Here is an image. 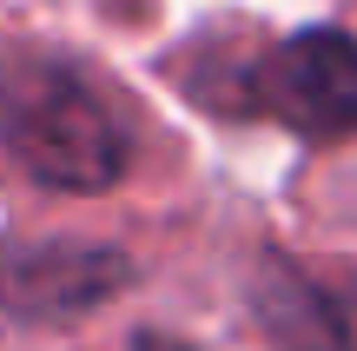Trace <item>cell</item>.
<instances>
[{"instance_id":"6da1fadb","label":"cell","mask_w":357,"mask_h":351,"mask_svg":"<svg viewBox=\"0 0 357 351\" xmlns=\"http://www.w3.org/2000/svg\"><path fill=\"white\" fill-rule=\"evenodd\" d=\"M0 146L53 193H106L132 159L106 87L53 47H0Z\"/></svg>"},{"instance_id":"7a4b0ae2","label":"cell","mask_w":357,"mask_h":351,"mask_svg":"<svg viewBox=\"0 0 357 351\" xmlns=\"http://www.w3.org/2000/svg\"><path fill=\"white\" fill-rule=\"evenodd\" d=\"M238 106L305 140L357 133V40L337 27H305L291 40H271L238 73Z\"/></svg>"},{"instance_id":"3957f363","label":"cell","mask_w":357,"mask_h":351,"mask_svg":"<svg viewBox=\"0 0 357 351\" xmlns=\"http://www.w3.org/2000/svg\"><path fill=\"white\" fill-rule=\"evenodd\" d=\"M132 285V259L86 239H0V312L79 318Z\"/></svg>"},{"instance_id":"277c9868","label":"cell","mask_w":357,"mask_h":351,"mask_svg":"<svg viewBox=\"0 0 357 351\" xmlns=\"http://www.w3.org/2000/svg\"><path fill=\"white\" fill-rule=\"evenodd\" d=\"M252 312L284 351H357V272L271 252L252 278Z\"/></svg>"},{"instance_id":"5b68a950","label":"cell","mask_w":357,"mask_h":351,"mask_svg":"<svg viewBox=\"0 0 357 351\" xmlns=\"http://www.w3.org/2000/svg\"><path fill=\"white\" fill-rule=\"evenodd\" d=\"M132 351H192V345L166 338V331H139V338H132Z\"/></svg>"}]
</instances>
